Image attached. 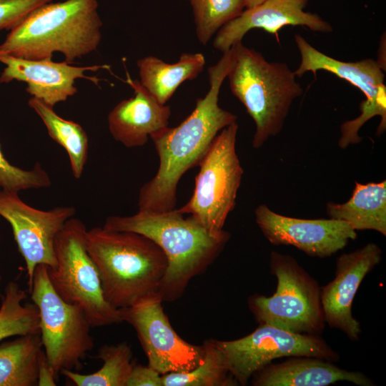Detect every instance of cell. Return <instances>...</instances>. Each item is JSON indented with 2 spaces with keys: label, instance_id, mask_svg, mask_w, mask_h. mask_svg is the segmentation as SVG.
Returning a JSON list of instances; mask_svg holds the SVG:
<instances>
[{
  "label": "cell",
  "instance_id": "cell-1",
  "mask_svg": "<svg viewBox=\"0 0 386 386\" xmlns=\"http://www.w3.org/2000/svg\"><path fill=\"white\" fill-rule=\"evenodd\" d=\"M232 47L208 68L209 89L197 99L191 114L175 127H167L153 135L159 164L154 177L140 189L139 210L167 212L175 209L180 179L199 165L215 137L236 122L237 116L219 105V94L235 58Z\"/></svg>",
  "mask_w": 386,
  "mask_h": 386
},
{
  "label": "cell",
  "instance_id": "cell-2",
  "mask_svg": "<svg viewBox=\"0 0 386 386\" xmlns=\"http://www.w3.org/2000/svg\"><path fill=\"white\" fill-rule=\"evenodd\" d=\"M104 228L143 234L164 252L168 267L159 289L162 301L180 297L190 280L203 272L218 257L230 238L222 230L214 234L192 216L176 209L167 212L139 210L130 216H109Z\"/></svg>",
  "mask_w": 386,
  "mask_h": 386
},
{
  "label": "cell",
  "instance_id": "cell-3",
  "mask_svg": "<svg viewBox=\"0 0 386 386\" xmlns=\"http://www.w3.org/2000/svg\"><path fill=\"white\" fill-rule=\"evenodd\" d=\"M97 8V0L42 4L11 29L0 45V54L44 60L60 52L71 64L96 50L101 41L102 21Z\"/></svg>",
  "mask_w": 386,
  "mask_h": 386
},
{
  "label": "cell",
  "instance_id": "cell-4",
  "mask_svg": "<svg viewBox=\"0 0 386 386\" xmlns=\"http://www.w3.org/2000/svg\"><path fill=\"white\" fill-rule=\"evenodd\" d=\"M86 247L98 269L104 298L112 307H125L158 293L168 261L147 237L96 227L86 230Z\"/></svg>",
  "mask_w": 386,
  "mask_h": 386
},
{
  "label": "cell",
  "instance_id": "cell-5",
  "mask_svg": "<svg viewBox=\"0 0 386 386\" xmlns=\"http://www.w3.org/2000/svg\"><path fill=\"white\" fill-rule=\"evenodd\" d=\"M234 46L235 59L227 78L232 93L254 122L252 144L259 149L282 131L293 102L304 90L286 63L269 62L242 41Z\"/></svg>",
  "mask_w": 386,
  "mask_h": 386
},
{
  "label": "cell",
  "instance_id": "cell-6",
  "mask_svg": "<svg viewBox=\"0 0 386 386\" xmlns=\"http://www.w3.org/2000/svg\"><path fill=\"white\" fill-rule=\"evenodd\" d=\"M86 230L77 218L66 221L54 240L56 265L47 267L49 281L65 302L81 308L91 327L122 322L119 310L104 298L98 269L86 249Z\"/></svg>",
  "mask_w": 386,
  "mask_h": 386
},
{
  "label": "cell",
  "instance_id": "cell-7",
  "mask_svg": "<svg viewBox=\"0 0 386 386\" xmlns=\"http://www.w3.org/2000/svg\"><path fill=\"white\" fill-rule=\"evenodd\" d=\"M269 267L277 277V289L272 296L249 298L255 320L295 333L320 335L325 322L317 281L287 254L272 252Z\"/></svg>",
  "mask_w": 386,
  "mask_h": 386
},
{
  "label": "cell",
  "instance_id": "cell-8",
  "mask_svg": "<svg viewBox=\"0 0 386 386\" xmlns=\"http://www.w3.org/2000/svg\"><path fill=\"white\" fill-rule=\"evenodd\" d=\"M39 316V334L56 381L63 370H79L94 342L91 327L81 308L65 302L55 291L47 267L38 265L29 291Z\"/></svg>",
  "mask_w": 386,
  "mask_h": 386
},
{
  "label": "cell",
  "instance_id": "cell-9",
  "mask_svg": "<svg viewBox=\"0 0 386 386\" xmlns=\"http://www.w3.org/2000/svg\"><path fill=\"white\" fill-rule=\"evenodd\" d=\"M237 131L238 124L234 122L215 137L199 164L192 196L177 209L214 234L223 230L235 206L244 173L236 150Z\"/></svg>",
  "mask_w": 386,
  "mask_h": 386
},
{
  "label": "cell",
  "instance_id": "cell-10",
  "mask_svg": "<svg viewBox=\"0 0 386 386\" xmlns=\"http://www.w3.org/2000/svg\"><path fill=\"white\" fill-rule=\"evenodd\" d=\"M295 41L300 54V66L294 71L296 76L301 77L307 72H312L316 76L318 71H326L358 88L365 96L360 104V114L342 124L339 147L344 149L360 143L362 141L358 134L360 128L377 116L381 119L377 134H382L386 128L385 66L373 59L357 61L335 59L315 48L299 34L295 35Z\"/></svg>",
  "mask_w": 386,
  "mask_h": 386
},
{
  "label": "cell",
  "instance_id": "cell-11",
  "mask_svg": "<svg viewBox=\"0 0 386 386\" xmlns=\"http://www.w3.org/2000/svg\"><path fill=\"white\" fill-rule=\"evenodd\" d=\"M227 368L240 385L272 361L286 357H312L330 362L339 355L320 337L298 334L266 324L249 335L231 341L212 340Z\"/></svg>",
  "mask_w": 386,
  "mask_h": 386
},
{
  "label": "cell",
  "instance_id": "cell-12",
  "mask_svg": "<svg viewBox=\"0 0 386 386\" xmlns=\"http://www.w3.org/2000/svg\"><path fill=\"white\" fill-rule=\"evenodd\" d=\"M162 300L153 293L119 309L122 322L135 330L148 359V365L161 375L187 372L198 366L204 347L184 340L164 312Z\"/></svg>",
  "mask_w": 386,
  "mask_h": 386
},
{
  "label": "cell",
  "instance_id": "cell-13",
  "mask_svg": "<svg viewBox=\"0 0 386 386\" xmlns=\"http://www.w3.org/2000/svg\"><path fill=\"white\" fill-rule=\"evenodd\" d=\"M75 212L69 206L40 210L24 203L18 193L0 190V215L10 224L25 261L29 291L38 265L56 267L55 238Z\"/></svg>",
  "mask_w": 386,
  "mask_h": 386
},
{
  "label": "cell",
  "instance_id": "cell-14",
  "mask_svg": "<svg viewBox=\"0 0 386 386\" xmlns=\"http://www.w3.org/2000/svg\"><path fill=\"white\" fill-rule=\"evenodd\" d=\"M254 215L257 224L272 244L293 246L312 257H329L357 238L356 231L339 219L291 217L266 204H259Z\"/></svg>",
  "mask_w": 386,
  "mask_h": 386
},
{
  "label": "cell",
  "instance_id": "cell-15",
  "mask_svg": "<svg viewBox=\"0 0 386 386\" xmlns=\"http://www.w3.org/2000/svg\"><path fill=\"white\" fill-rule=\"evenodd\" d=\"M381 257L380 247L372 242L342 254L336 260L335 278L320 287L325 322L340 330L352 341L358 340L362 332L352 313L353 300L363 279L380 263Z\"/></svg>",
  "mask_w": 386,
  "mask_h": 386
},
{
  "label": "cell",
  "instance_id": "cell-16",
  "mask_svg": "<svg viewBox=\"0 0 386 386\" xmlns=\"http://www.w3.org/2000/svg\"><path fill=\"white\" fill-rule=\"evenodd\" d=\"M309 0H265L244 10L235 19L224 25L213 41L215 49L225 52L253 29L278 36V31L287 26H305L312 31L331 33L332 25L318 14L305 9Z\"/></svg>",
  "mask_w": 386,
  "mask_h": 386
},
{
  "label": "cell",
  "instance_id": "cell-17",
  "mask_svg": "<svg viewBox=\"0 0 386 386\" xmlns=\"http://www.w3.org/2000/svg\"><path fill=\"white\" fill-rule=\"evenodd\" d=\"M0 61L6 66L1 75L0 82L24 81L27 84L26 91L32 97L52 107L76 93V79H86L97 84L99 79L84 74L86 71L107 67L97 65L75 66L65 61L28 60L4 54H0Z\"/></svg>",
  "mask_w": 386,
  "mask_h": 386
},
{
  "label": "cell",
  "instance_id": "cell-18",
  "mask_svg": "<svg viewBox=\"0 0 386 386\" xmlns=\"http://www.w3.org/2000/svg\"><path fill=\"white\" fill-rule=\"evenodd\" d=\"M126 82L134 96L119 102L108 115V126L115 140L126 147L144 145L149 138L169 127L171 109L159 103L127 71Z\"/></svg>",
  "mask_w": 386,
  "mask_h": 386
},
{
  "label": "cell",
  "instance_id": "cell-19",
  "mask_svg": "<svg viewBox=\"0 0 386 386\" xmlns=\"http://www.w3.org/2000/svg\"><path fill=\"white\" fill-rule=\"evenodd\" d=\"M254 386H327L347 381L359 386L374 382L361 372L341 369L332 362L312 357H291L266 365L252 377Z\"/></svg>",
  "mask_w": 386,
  "mask_h": 386
},
{
  "label": "cell",
  "instance_id": "cell-20",
  "mask_svg": "<svg viewBox=\"0 0 386 386\" xmlns=\"http://www.w3.org/2000/svg\"><path fill=\"white\" fill-rule=\"evenodd\" d=\"M329 218L344 221L356 232L374 230L386 235V181L355 182L351 197L342 204L328 202Z\"/></svg>",
  "mask_w": 386,
  "mask_h": 386
},
{
  "label": "cell",
  "instance_id": "cell-21",
  "mask_svg": "<svg viewBox=\"0 0 386 386\" xmlns=\"http://www.w3.org/2000/svg\"><path fill=\"white\" fill-rule=\"evenodd\" d=\"M205 64L202 53H184L172 64L151 55L137 62L139 82L162 104H166L183 82L197 78Z\"/></svg>",
  "mask_w": 386,
  "mask_h": 386
},
{
  "label": "cell",
  "instance_id": "cell-22",
  "mask_svg": "<svg viewBox=\"0 0 386 386\" xmlns=\"http://www.w3.org/2000/svg\"><path fill=\"white\" fill-rule=\"evenodd\" d=\"M44 352L40 334L16 336L0 345V386L38 385Z\"/></svg>",
  "mask_w": 386,
  "mask_h": 386
},
{
  "label": "cell",
  "instance_id": "cell-23",
  "mask_svg": "<svg viewBox=\"0 0 386 386\" xmlns=\"http://www.w3.org/2000/svg\"><path fill=\"white\" fill-rule=\"evenodd\" d=\"M29 107L39 115L50 137L68 154L73 176L81 177L88 156L89 141L84 129L76 122L59 117L52 107L32 97Z\"/></svg>",
  "mask_w": 386,
  "mask_h": 386
},
{
  "label": "cell",
  "instance_id": "cell-24",
  "mask_svg": "<svg viewBox=\"0 0 386 386\" xmlns=\"http://www.w3.org/2000/svg\"><path fill=\"white\" fill-rule=\"evenodd\" d=\"M95 358L103 362L97 371L80 374L74 370H63L61 375L76 386H127L134 362L130 345L126 342L104 345Z\"/></svg>",
  "mask_w": 386,
  "mask_h": 386
},
{
  "label": "cell",
  "instance_id": "cell-25",
  "mask_svg": "<svg viewBox=\"0 0 386 386\" xmlns=\"http://www.w3.org/2000/svg\"><path fill=\"white\" fill-rule=\"evenodd\" d=\"M27 294L19 284L9 282L0 307V340L10 337L39 333V316L34 303L24 302Z\"/></svg>",
  "mask_w": 386,
  "mask_h": 386
},
{
  "label": "cell",
  "instance_id": "cell-26",
  "mask_svg": "<svg viewBox=\"0 0 386 386\" xmlns=\"http://www.w3.org/2000/svg\"><path fill=\"white\" fill-rule=\"evenodd\" d=\"M202 362L191 371L162 375V386L239 385L229 372L224 355L212 340L204 345Z\"/></svg>",
  "mask_w": 386,
  "mask_h": 386
},
{
  "label": "cell",
  "instance_id": "cell-27",
  "mask_svg": "<svg viewBox=\"0 0 386 386\" xmlns=\"http://www.w3.org/2000/svg\"><path fill=\"white\" fill-rule=\"evenodd\" d=\"M198 41L206 45L227 23L245 9L244 0H189Z\"/></svg>",
  "mask_w": 386,
  "mask_h": 386
},
{
  "label": "cell",
  "instance_id": "cell-28",
  "mask_svg": "<svg viewBox=\"0 0 386 386\" xmlns=\"http://www.w3.org/2000/svg\"><path fill=\"white\" fill-rule=\"evenodd\" d=\"M48 173L39 164L30 170H25L10 164L0 148V187L1 189L18 193L21 190L50 187Z\"/></svg>",
  "mask_w": 386,
  "mask_h": 386
},
{
  "label": "cell",
  "instance_id": "cell-29",
  "mask_svg": "<svg viewBox=\"0 0 386 386\" xmlns=\"http://www.w3.org/2000/svg\"><path fill=\"white\" fill-rule=\"evenodd\" d=\"M53 0H0V29H12L31 11Z\"/></svg>",
  "mask_w": 386,
  "mask_h": 386
},
{
  "label": "cell",
  "instance_id": "cell-30",
  "mask_svg": "<svg viewBox=\"0 0 386 386\" xmlns=\"http://www.w3.org/2000/svg\"><path fill=\"white\" fill-rule=\"evenodd\" d=\"M127 386H162V375L149 365H134Z\"/></svg>",
  "mask_w": 386,
  "mask_h": 386
},
{
  "label": "cell",
  "instance_id": "cell-31",
  "mask_svg": "<svg viewBox=\"0 0 386 386\" xmlns=\"http://www.w3.org/2000/svg\"><path fill=\"white\" fill-rule=\"evenodd\" d=\"M265 0H244L245 9L252 8L262 3Z\"/></svg>",
  "mask_w": 386,
  "mask_h": 386
},
{
  "label": "cell",
  "instance_id": "cell-32",
  "mask_svg": "<svg viewBox=\"0 0 386 386\" xmlns=\"http://www.w3.org/2000/svg\"><path fill=\"white\" fill-rule=\"evenodd\" d=\"M1 276H0V283H1Z\"/></svg>",
  "mask_w": 386,
  "mask_h": 386
}]
</instances>
